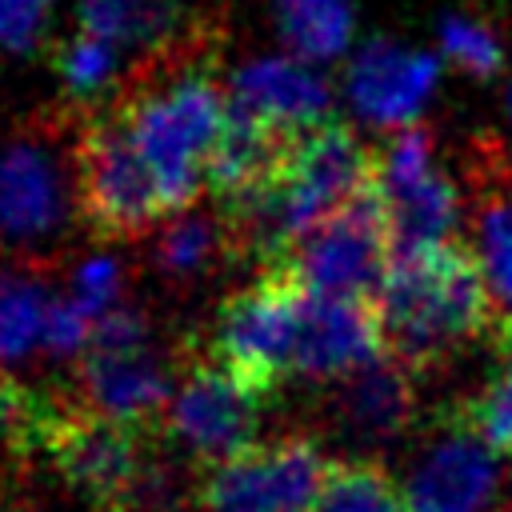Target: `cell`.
I'll list each match as a JSON object with an SVG mask.
<instances>
[{"mask_svg":"<svg viewBox=\"0 0 512 512\" xmlns=\"http://www.w3.org/2000/svg\"><path fill=\"white\" fill-rule=\"evenodd\" d=\"M112 112L152 172L168 220L188 212L208 188V164L232 112L228 84L212 72L200 40L156 52V64L136 76Z\"/></svg>","mask_w":512,"mask_h":512,"instance_id":"cell-1","label":"cell"},{"mask_svg":"<svg viewBox=\"0 0 512 512\" xmlns=\"http://www.w3.org/2000/svg\"><path fill=\"white\" fill-rule=\"evenodd\" d=\"M376 188V156L336 120L296 136L276 164V172L220 208L232 248L268 264H280L296 252L304 236H312L340 208Z\"/></svg>","mask_w":512,"mask_h":512,"instance_id":"cell-2","label":"cell"},{"mask_svg":"<svg viewBox=\"0 0 512 512\" xmlns=\"http://www.w3.org/2000/svg\"><path fill=\"white\" fill-rule=\"evenodd\" d=\"M372 304L388 356L412 372L432 368L488 328H500V308L480 260L452 240L396 248Z\"/></svg>","mask_w":512,"mask_h":512,"instance_id":"cell-3","label":"cell"},{"mask_svg":"<svg viewBox=\"0 0 512 512\" xmlns=\"http://www.w3.org/2000/svg\"><path fill=\"white\" fill-rule=\"evenodd\" d=\"M80 136L64 124H24L0 136V244L12 252H40L80 212Z\"/></svg>","mask_w":512,"mask_h":512,"instance_id":"cell-4","label":"cell"},{"mask_svg":"<svg viewBox=\"0 0 512 512\" xmlns=\"http://www.w3.org/2000/svg\"><path fill=\"white\" fill-rule=\"evenodd\" d=\"M176 376L180 372L164 360L148 320L124 304L96 324L84 356L76 360L80 408L144 432L164 424Z\"/></svg>","mask_w":512,"mask_h":512,"instance_id":"cell-5","label":"cell"},{"mask_svg":"<svg viewBox=\"0 0 512 512\" xmlns=\"http://www.w3.org/2000/svg\"><path fill=\"white\" fill-rule=\"evenodd\" d=\"M304 304H308L304 280L284 260L268 264L252 284H244L220 304L212 320L208 356L220 360L256 392L272 396L288 376H296Z\"/></svg>","mask_w":512,"mask_h":512,"instance_id":"cell-6","label":"cell"},{"mask_svg":"<svg viewBox=\"0 0 512 512\" xmlns=\"http://www.w3.org/2000/svg\"><path fill=\"white\" fill-rule=\"evenodd\" d=\"M80 216L100 236H140L168 220L152 172L112 108L80 120Z\"/></svg>","mask_w":512,"mask_h":512,"instance_id":"cell-7","label":"cell"},{"mask_svg":"<svg viewBox=\"0 0 512 512\" xmlns=\"http://www.w3.org/2000/svg\"><path fill=\"white\" fill-rule=\"evenodd\" d=\"M328 460L312 436L252 444L212 468L196 488V512H308L328 480Z\"/></svg>","mask_w":512,"mask_h":512,"instance_id":"cell-8","label":"cell"},{"mask_svg":"<svg viewBox=\"0 0 512 512\" xmlns=\"http://www.w3.org/2000/svg\"><path fill=\"white\" fill-rule=\"evenodd\" d=\"M264 392L244 384L208 352L188 360L164 412V436L200 468H212L256 444Z\"/></svg>","mask_w":512,"mask_h":512,"instance_id":"cell-9","label":"cell"},{"mask_svg":"<svg viewBox=\"0 0 512 512\" xmlns=\"http://www.w3.org/2000/svg\"><path fill=\"white\" fill-rule=\"evenodd\" d=\"M396 256V236L380 192H364L332 220H324L312 236L296 244L284 260L308 292L344 296V300H376Z\"/></svg>","mask_w":512,"mask_h":512,"instance_id":"cell-10","label":"cell"},{"mask_svg":"<svg viewBox=\"0 0 512 512\" xmlns=\"http://www.w3.org/2000/svg\"><path fill=\"white\" fill-rule=\"evenodd\" d=\"M44 456L56 460L64 484L96 512H112L156 460L152 432L104 420L80 404H64Z\"/></svg>","mask_w":512,"mask_h":512,"instance_id":"cell-11","label":"cell"},{"mask_svg":"<svg viewBox=\"0 0 512 512\" xmlns=\"http://www.w3.org/2000/svg\"><path fill=\"white\" fill-rule=\"evenodd\" d=\"M376 192L388 208L396 248L444 244L460 220L456 184L436 168L432 132L408 124L376 152Z\"/></svg>","mask_w":512,"mask_h":512,"instance_id":"cell-12","label":"cell"},{"mask_svg":"<svg viewBox=\"0 0 512 512\" xmlns=\"http://www.w3.org/2000/svg\"><path fill=\"white\" fill-rule=\"evenodd\" d=\"M500 480V452L460 408L420 448L404 496L412 512H488L500 496Z\"/></svg>","mask_w":512,"mask_h":512,"instance_id":"cell-13","label":"cell"},{"mask_svg":"<svg viewBox=\"0 0 512 512\" xmlns=\"http://www.w3.org/2000/svg\"><path fill=\"white\" fill-rule=\"evenodd\" d=\"M232 112L256 120L260 128L296 140L332 120L328 80L300 56H256L228 76Z\"/></svg>","mask_w":512,"mask_h":512,"instance_id":"cell-14","label":"cell"},{"mask_svg":"<svg viewBox=\"0 0 512 512\" xmlns=\"http://www.w3.org/2000/svg\"><path fill=\"white\" fill-rule=\"evenodd\" d=\"M436 80H440L436 56L404 48L396 40H368L356 48L348 64L344 92L360 120L400 132L416 124L420 108L436 92Z\"/></svg>","mask_w":512,"mask_h":512,"instance_id":"cell-15","label":"cell"},{"mask_svg":"<svg viewBox=\"0 0 512 512\" xmlns=\"http://www.w3.org/2000/svg\"><path fill=\"white\" fill-rule=\"evenodd\" d=\"M384 332L372 300L316 296L308 292L300 344H296V376L308 380H348L360 368L384 360Z\"/></svg>","mask_w":512,"mask_h":512,"instance_id":"cell-16","label":"cell"},{"mask_svg":"<svg viewBox=\"0 0 512 512\" xmlns=\"http://www.w3.org/2000/svg\"><path fill=\"white\" fill-rule=\"evenodd\" d=\"M336 424L344 436H352L356 444L380 448L392 444L412 420H416V384H412V368H404L400 360L384 356L368 368H360L348 380H336Z\"/></svg>","mask_w":512,"mask_h":512,"instance_id":"cell-17","label":"cell"},{"mask_svg":"<svg viewBox=\"0 0 512 512\" xmlns=\"http://www.w3.org/2000/svg\"><path fill=\"white\" fill-rule=\"evenodd\" d=\"M480 188V268L500 308V324H512V172L500 156L476 164Z\"/></svg>","mask_w":512,"mask_h":512,"instance_id":"cell-18","label":"cell"},{"mask_svg":"<svg viewBox=\"0 0 512 512\" xmlns=\"http://www.w3.org/2000/svg\"><path fill=\"white\" fill-rule=\"evenodd\" d=\"M52 288L32 264H0V372L44 352Z\"/></svg>","mask_w":512,"mask_h":512,"instance_id":"cell-19","label":"cell"},{"mask_svg":"<svg viewBox=\"0 0 512 512\" xmlns=\"http://www.w3.org/2000/svg\"><path fill=\"white\" fill-rule=\"evenodd\" d=\"M272 16L292 56L308 64L336 60L352 44V0H272Z\"/></svg>","mask_w":512,"mask_h":512,"instance_id":"cell-20","label":"cell"},{"mask_svg":"<svg viewBox=\"0 0 512 512\" xmlns=\"http://www.w3.org/2000/svg\"><path fill=\"white\" fill-rule=\"evenodd\" d=\"M80 32L124 44H168L176 28V0H76Z\"/></svg>","mask_w":512,"mask_h":512,"instance_id":"cell-21","label":"cell"},{"mask_svg":"<svg viewBox=\"0 0 512 512\" xmlns=\"http://www.w3.org/2000/svg\"><path fill=\"white\" fill-rule=\"evenodd\" d=\"M60 412H64L60 400L40 396L24 388L16 376L0 372V468L28 460L36 452L44 456Z\"/></svg>","mask_w":512,"mask_h":512,"instance_id":"cell-22","label":"cell"},{"mask_svg":"<svg viewBox=\"0 0 512 512\" xmlns=\"http://www.w3.org/2000/svg\"><path fill=\"white\" fill-rule=\"evenodd\" d=\"M224 248H232V232H228L224 216L180 212V216L164 220V228L156 236V264L164 276L196 280L224 256Z\"/></svg>","mask_w":512,"mask_h":512,"instance_id":"cell-23","label":"cell"},{"mask_svg":"<svg viewBox=\"0 0 512 512\" xmlns=\"http://www.w3.org/2000/svg\"><path fill=\"white\" fill-rule=\"evenodd\" d=\"M308 512H412V504L380 464L336 460Z\"/></svg>","mask_w":512,"mask_h":512,"instance_id":"cell-24","label":"cell"},{"mask_svg":"<svg viewBox=\"0 0 512 512\" xmlns=\"http://www.w3.org/2000/svg\"><path fill=\"white\" fill-rule=\"evenodd\" d=\"M120 76V48L92 32H80L60 48V80L76 104L100 100Z\"/></svg>","mask_w":512,"mask_h":512,"instance_id":"cell-25","label":"cell"},{"mask_svg":"<svg viewBox=\"0 0 512 512\" xmlns=\"http://www.w3.org/2000/svg\"><path fill=\"white\" fill-rule=\"evenodd\" d=\"M464 416L500 456L512 452V324H500V368L492 372L488 388L464 404Z\"/></svg>","mask_w":512,"mask_h":512,"instance_id":"cell-26","label":"cell"},{"mask_svg":"<svg viewBox=\"0 0 512 512\" xmlns=\"http://www.w3.org/2000/svg\"><path fill=\"white\" fill-rule=\"evenodd\" d=\"M440 48L468 76H492L504 60V48H500L496 32L484 20H472V16H444L440 20Z\"/></svg>","mask_w":512,"mask_h":512,"instance_id":"cell-27","label":"cell"},{"mask_svg":"<svg viewBox=\"0 0 512 512\" xmlns=\"http://www.w3.org/2000/svg\"><path fill=\"white\" fill-rule=\"evenodd\" d=\"M120 292H124V272L112 256H88L76 264L72 272V288H68V300L80 304L96 324L120 308Z\"/></svg>","mask_w":512,"mask_h":512,"instance_id":"cell-28","label":"cell"},{"mask_svg":"<svg viewBox=\"0 0 512 512\" xmlns=\"http://www.w3.org/2000/svg\"><path fill=\"white\" fill-rule=\"evenodd\" d=\"M96 332V320L72 304V300H56L52 312H48V332H44V352L52 360H80L88 340Z\"/></svg>","mask_w":512,"mask_h":512,"instance_id":"cell-29","label":"cell"},{"mask_svg":"<svg viewBox=\"0 0 512 512\" xmlns=\"http://www.w3.org/2000/svg\"><path fill=\"white\" fill-rule=\"evenodd\" d=\"M52 0H0V48L28 52L44 36Z\"/></svg>","mask_w":512,"mask_h":512,"instance_id":"cell-30","label":"cell"},{"mask_svg":"<svg viewBox=\"0 0 512 512\" xmlns=\"http://www.w3.org/2000/svg\"><path fill=\"white\" fill-rule=\"evenodd\" d=\"M0 512H16V504L4 496V488H0Z\"/></svg>","mask_w":512,"mask_h":512,"instance_id":"cell-31","label":"cell"},{"mask_svg":"<svg viewBox=\"0 0 512 512\" xmlns=\"http://www.w3.org/2000/svg\"><path fill=\"white\" fill-rule=\"evenodd\" d=\"M508 108H512V88H508Z\"/></svg>","mask_w":512,"mask_h":512,"instance_id":"cell-32","label":"cell"}]
</instances>
